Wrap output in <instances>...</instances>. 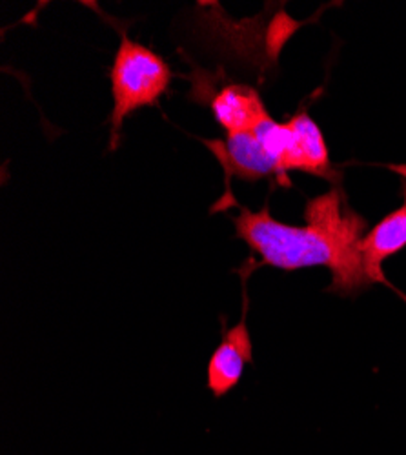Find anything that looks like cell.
Listing matches in <instances>:
<instances>
[{
	"label": "cell",
	"instance_id": "obj_1",
	"mask_svg": "<svg viewBox=\"0 0 406 455\" xmlns=\"http://www.w3.org/2000/svg\"><path fill=\"white\" fill-rule=\"evenodd\" d=\"M303 226L281 222L265 206L259 212L241 208L235 235L244 241L261 260L251 267H274L295 272L312 267H326L331 284L326 291L341 297H355L372 283L368 281L357 244L362 239L366 220L355 213L339 188L306 203Z\"/></svg>",
	"mask_w": 406,
	"mask_h": 455
},
{
	"label": "cell",
	"instance_id": "obj_2",
	"mask_svg": "<svg viewBox=\"0 0 406 455\" xmlns=\"http://www.w3.org/2000/svg\"><path fill=\"white\" fill-rule=\"evenodd\" d=\"M171 77L173 73L161 55L131 41L128 33L123 31L109 73L114 97V109L109 116V149H117L126 117L144 106H159L161 97L170 90Z\"/></svg>",
	"mask_w": 406,
	"mask_h": 455
},
{
	"label": "cell",
	"instance_id": "obj_3",
	"mask_svg": "<svg viewBox=\"0 0 406 455\" xmlns=\"http://www.w3.org/2000/svg\"><path fill=\"white\" fill-rule=\"evenodd\" d=\"M215 159L223 164L227 177H239L248 182L261 179H277L283 184L290 182L283 177L277 163L268 154L263 140L255 130L246 133L228 135L227 140H203Z\"/></svg>",
	"mask_w": 406,
	"mask_h": 455
},
{
	"label": "cell",
	"instance_id": "obj_4",
	"mask_svg": "<svg viewBox=\"0 0 406 455\" xmlns=\"http://www.w3.org/2000/svg\"><path fill=\"white\" fill-rule=\"evenodd\" d=\"M243 317L241 321L225 330L223 340L213 350L210 361H208V371H206V387L213 394L215 399H223L228 395L239 383L246 364H251L253 361V347L251 337L246 324L248 315V295L244 290L243 299Z\"/></svg>",
	"mask_w": 406,
	"mask_h": 455
},
{
	"label": "cell",
	"instance_id": "obj_5",
	"mask_svg": "<svg viewBox=\"0 0 406 455\" xmlns=\"http://www.w3.org/2000/svg\"><path fill=\"white\" fill-rule=\"evenodd\" d=\"M406 248V204L379 220L370 232L362 235L357 244L362 270L372 284H385L406 299L399 290H395L383 274V262L401 250Z\"/></svg>",
	"mask_w": 406,
	"mask_h": 455
},
{
	"label": "cell",
	"instance_id": "obj_6",
	"mask_svg": "<svg viewBox=\"0 0 406 455\" xmlns=\"http://www.w3.org/2000/svg\"><path fill=\"white\" fill-rule=\"evenodd\" d=\"M211 113L228 135L246 133L270 119L259 92L246 84L220 88L211 100Z\"/></svg>",
	"mask_w": 406,
	"mask_h": 455
},
{
	"label": "cell",
	"instance_id": "obj_7",
	"mask_svg": "<svg viewBox=\"0 0 406 455\" xmlns=\"http://www.w3.org/2000/svg\"><path fill=\"white\" fill-rule=\"evenodd\" d=\"M290 124L293 132L290 172H305L334 180L336 172L331 168L322 132L314 119L305 109H301L290 119Z\"/></svg>",
	"mask_w": 406,
	"mask_h": 455
}]
</instances>
